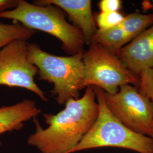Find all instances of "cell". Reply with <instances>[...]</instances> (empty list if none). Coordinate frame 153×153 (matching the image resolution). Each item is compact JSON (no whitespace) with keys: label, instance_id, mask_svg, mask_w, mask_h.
<instances>
[{"label":"cell","instance_id":"obj_14","mask_svg":"<svg viewBox=\"0 0 153 153\" xmlns=\"http://www.w3.org/2000/svg\"><path fill=\"white\" fill-rule=\"evenodd\" d=\"M125 16L119 11L100 12L95 17V23L99 30H105L119 26Z\"/></svg>","mask_w":153,"mask_h":153},{"label":"cell","instance_id":"obj_13","mask_svg":"<svg viewBox=\"0 0 153 153\" xmlns=\"http://www.w3.org/2000/svg\"><path fill=\"white\" fill-rule=\"evenodd\" d=\"M153 23V14H142L136 12L125 16L119 26L133 40Z\"/></svg>","mask_w":153,"mask_h":153},{"label":"cell","instance_id":"obj_7","mask_svg":"<svg viewBox=\"0 0 153 153\" xmlns=\"http://www.w3.org/2000/svg\"><path fill=\"white\" fill-rule=\"evenodd\" d=\"M38 71L28 60L27 41L16 40L0 49V85L27 89L46 102L48 99L35 82Z\"/></svg>","mask_w":153,"mask_h":153},{"label":"cell","instance_id":"obj_16","mask_svg":"<svg viewBox=\"0 0 153 153\" xmlns=\"http://www.w3.org/2000/svg\"><path fill=\"white\" fill-rule=\"evenodd\" d=\"M122 3L120 0H101L98 6L101 12H116L120 10Z\"/></svg>","mask_w":153,"mask_h":153},{"label":"cell","instance_id":"obj_12","mask_svg":"<svg viewBox=\"0 0 153 153\" xmlns=\"http://www.w3.org/2000/svg\"><path fill=\"white\" fill-rule=\"evenodd\" d=\"M36 33V31L26 27L18 22L10 24L0 23V49L16 40L27 41Z\"/></svg>","mask_w":153,"mask_h":153},{"label":"cell","instance_id":"obj_10","mask_svg":"<svg viewBox=\"0 0 153 153\" xmlns=\"http://www.w3.org/2000/svg\"><path fill=\"white\" fill-rule=\"evenodd\" d=\"M40 112L35 102L27 99L12 105L0 107V135L20 130L25 122L34 119Z\"/></svg>","mask_w":153,"mask_h":153},{"label":"cell","instance_id":"obj_11","mask_svg":"<svg viewBox=\"0 0 153 153\" xmlns=\"http://www.w3.org/2000/svg\"><path fill=\"white\" fill-rule=\"evenodd\" d=\"M131 40L119 26L105 30H97L91 43L100 45L111 53L117 55L119 52Z\"/></svg>","mask_w":153,"mask_h":153},{"label":"cell","instance_id":"obj_5","mask_svg":"<svg viewBox=\"0 0 153 153\" xmlns=\"http://www.w3.org/2000/svg\"><path fill=\"white\" fill-rule=\"evenodd\" d=\"M84 74L81 90L96 86L104 92L114 94L125 85L139 86L140 76L129 71L119 57L100 45L91 43L83 53Z\"/></svg>","mask_w":153,"mask_h":153},{"label":"cell","instance_id":"obj_1","mask_svg":"<svg viewBox=\"0 0 153 153\" xmlns=\"http://www.w3.org/2000/svg\"><path fill=\"white\" fill-rule=\"evenodd\" d=\"M92 86L82 98L71 99L56 115L44 114L48 128L43 129L34 118L36 131L28 143L42 153H71L92 128L99 114V105Z\"/></svg>","mask_w":153,"mask_h":153},{"label":"cell","instance_id":"obj_18","mask_svg":"<svg viewBox=\"0 0 153 153\" xmlns=\"http://www.w3.org/2000/svg\"><path fill=\"white\" fill-rule=\"evenodd\" d=\"M145 7H147V9H152L153 10V2H143V8L145 9Z\"/></svg>","mask_w":153,"mask_h":153},{"label":"cell","instance_id":"obj_15","mask_svg":"<svg viewBox=\"0 0 153 153\" xmlns=\"http://www.w3.org/2000/svg\"><path fill=\"white\" fill-rule=\"evenodd\" d=\"M139 91L150 100L153 105V68L142 71L139 74Z\"/></svg>","mask_w":153,"mask_h":153},{"label":"cell","instance_id":"obj_2","mask_svg":"<svg viewBox=\"0 0 153 153\" xmlns=\"http://www.w3.org/2000/svg\"><path fill=\"white\" fill-rule=\"evenodd\" d=\"M0 18L12 19L33 30L47 33L59 39L69 55L84 52L86 44L81 31L66 20L65 12L53 5H38L19 0L15 9L0 13Z\"/></svg>","mask_w":153,"mask_h":153},{"label":"cell","instance_id":"obj_17","mask_svg":"<svg viewBox=\"0 0 153 153\" xmlns=\"http://www.w3.org/2000/svg\"><path fill=\"white\" fill-rule=\"evenodd\" d=\"M19 2V0H0V13L9 9H15Z\"/></svg>","mask_w":153,"mask_h":153},{"label":"cell","instance_id":"obj_9","mask_svg":"<svg viewBox=\"0 0 153 153\" xmlns=\"http://www.w3.org/2000/svg\"><path fill=\"white\" fill-rule=\"evenodd\" d=\"M33 4L38 5L50 4L60 8L68 14L74 26L81 31L85 43L90 44L93 35L98 30L90 0H39L33 1Z\"/></svg>","mask_w":153,"mask_h":153},{"label":"cell","instance_id":"obj_4","mask_svg":"<svg viewBox=\"0 0 153 153\" xmlns=\"http://www.w3.org/2000/svg\"><path fill=\"white\" fill-rule=\"evenodd\" d=\"M99 105L98 117L92 128L71 153L93 148L116 147L140 153H153V138L128 129L108 108L104 91L92 86Z\"/></svg>","mask_w":153,"mask_h":153},{"label":"cell","instance_id":"obj_8","mask_svg":"<svg viewBox=\"0 0 153 153\" xmlns=\"http://www.w3.org/2000/svg\"><path fill=\"white\" fill-rule=\"evenodd\" d=\"M117 56L129 71L138 76L142 71L153 68V25L123 47Z\"/></svg>","mask_w":153,"mask_h":153},{"label":"cell","instance_id":"obj_19","mask_svg":"<svg viewBox=\"0 0 153 153\" xmlns=\"http://www.w3.org/2000/svg\"><path fill=\"white\" fill-rule=\"evenodd\" d=\"M0 145H1V142H0Z\"/></svg>","mask_w":153,"mask_h":153},{"label":"cell","instance_id":"obj_6","mask_svg":"<svg viewBox=\"0 0 153 153\" xmlns=\"http://www.w3.org/2000/svg\"><path fill=\"white\" fill-rule=\"evenodd\" d=\"M103 95L108 108L124 126L153 138V104L136 87L125 85L116 94Z\"/></svg>","mask_w":153,"mask_h":153},{"label":"cell","instance_id":"obj_3","mask_svg":"<svg viewBox=\"0 0 153 153\" xmlns=\"http://www.w3.org/2000/svg\"><path fill=\"white\" fill-rule=\"evenodd\" d=\"M28 58L38 68L39 79L53 83L51 91L58 104L79 98L84 74L83 53L70 56L51 55L38 44L28 43Z\"/></svg>","mask_w":153,"mask_h":153}]
</instances>
